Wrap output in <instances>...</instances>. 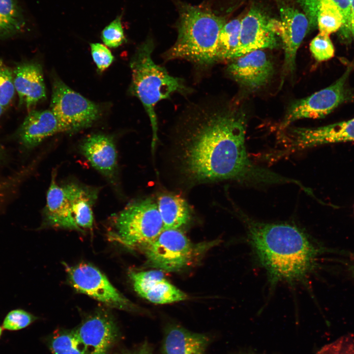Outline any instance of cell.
Wrapping results in <instances>:
<instances>
[{"mask_svg":"<svg viewBox=\"0 0 354 354\" xmlns=\"http://www.w3.org/2000/svg\"><path fill=\"white\" fill-rule=\"evenodd\" d=\"M177 124L174 161L189 185L225 180L263 187L291 179L256 164L245 145L246 119L232 110L213 108L208 101L191 106Z\"/></svg>","mask_w":354,"mask_h":354,"instance_id":"obj_1","label":"cell"},{"mask_svg":"<svg viewBox=\"0 0 354 354\" xmlns=\"http://www.w3.org/2000/svg\"><path fill=\"white\" fill-rule=\"evenodd\" d=\"M236 212L255 259L270 284L306 283L320 253L308 234L294 224L260 221L240 209Z\"/></svg>","mask_w":354,"mask_h":354,"instance_id":"obj_2","label":"cell"},{"mask_svg":"<svg viewBox=\"0 0 354 354\" xmlns=\"http://www.w3.org/2000/svg\"><path fill=\"white\" fill-rule=\"evenodd\" d=\"M177 5V37L165 59H184L205 67L217 62V43L225 20L200 7L182 2Z\"/></svg>","mask_w":354,"mask_h":354,"instance_id":"obj_3","label":"cell"},{"mask_svg":"<svg viewBox=\"0 0 354 354\" xmlns=\"http://www.w3.org/2000/svg\"><path fill=\"white\" fill-rule=\"evenodd\" d=\"M153 49V40L149 37L138 47L130 65L132 72L130 91L141 101L149 118L152 130L151 146L154 149L157 140L156 104L175 92L186 91V87L181 79L170 75L164 67L154 62L151 57Z\"/></svg>","mask_w":354,"mask_h":354,"instance_id":"obj_4","label":"cell"},{"mask_svg":"<svg viewBox=\"0 0 354 354\" xmlns=\"http://www.w3.org/2000/svg\"><path fill=\"white\" fill-rule=\"evenodd\" d=\"M110 238L129 247H145L164 230L156 202L147 198L133 203L116 217Z\"/></svg>","mask_w":354,"mask_h":354,"instance_id":"obj_5","label":"cell"},{"mask_svg":"<svg viewBox=\"0 0 354 354\" xmlns=\"http://www.w3.org/2000/svg\"><path fill=\"white\" fill-rule=\"evenodd\" d=\"M352 70V66H349L329 86L293 103L281 123L280 130L286 129L292 123L300 119L322 118L349 100L352 94L348 81Z\"/></svg>","mask_w":354,"mask_h":354,"instance_id":"obj_6","label":"cell"},{"mask_svg":"<svg viewBox=\"0 0 354 354\" xmlns=\"http://www.w3.org/2000/svg\"><path fill=\"white\" fill-rule=\"evenodd\" d=\"M50 110L65 132L76 131L91 126L100 114L98 105L58 78H55L53 82Z\"/></svg>","mask_w":354,"mask_h":354,"instance_id":"obj_7","label":"cell"},{"mask_svg":"<svg viewBox=\"0 0 354 354\" xmlns=\"http://www.w3.org/2000/svg\"><path fill=\"white\" fill-rule=\"evenodd\" d=\"M150 266L163 271L174 272L188 266L195 256V248L180 229H164L145 247Z\"/></svg>","mask_w":354,"mask_h":354,"instance_id":"obj_8","label":"cell"},{"mask_svg":"<svg viewBox=\"0 0 354 354\" xmlns=\"http://www.w3.org/2000/svg\"><path fill=\"white\" fill-rule=\"evenodd\" d=\"M66 270L71 286L79 292L110 307L130 312H141L94 266L81 263L75 266H66Z\"/></svg>","mask_w":354,"mask_h":354,"instance_id":"obj_9","label":"cell"},{"mask_svg":"<svg viewBox=\"0 0 354 354\" xmlns=\"http://www.w3.org/2000/svg\"><path fill=\"white\" fill-rule=\"evenodd\" d=\"M287 128L281 155L328 144L354 142V118L325 126Z\"/></svg>","mask_w":354,"mask_h":354,"instance_id":"obj_10","label":"cell"},{"mask_svg":"<svg viewBox=\"0 0 354 354\" xmlns=\"http://www.w3.org/2000/svg\"><path fill=\"white\" fill-rule=\"evenodd\" d=\"M74 329L88 350L90 348V354H109L121 337L113 316L103 309L88 316Z\"/></svg>","mask_w":354,"mask_h":354,"instance_id":"obj_11","label":"cell"},{"mask_svg":"<svg viewBox=\"0 0 354 354\" xmlns=\"http://www.w3.org/2000/svg\"><path fill=\"white\" fill-rule=\"evenodd\" d=\"M280 19H270L271 28L279 37L284 51V68L293 72L296 53L308 30V18L297 9L290 7L280 9Z\"/></svg>","mask_w":354,"mask_h":354,"instance_id":"obj_12","label":"cell"},{"mask_svg":"<svg viewBox=\"0 0 354 354\" xmlns=\"http://www.w3.org/2000/svg\"><path fill=\"white\" fill-rule=\"evenodd\" d=\"M270 19L257 8H252L241 20L239 41L232 59L249 52L277 46V36L273 31Z\"/></svg>","mask_w":354,"mask_h":354,"instance_id":"obj_13","label":"cell"},{"mask_svg":"<svg viewBox=\"0 0 354 354\" xmlns=\"http://www.w3.org/2000/svg\"><path fill=\"white\" fill-rule=\"evenodd\" d=\"M134 289L142 297L157 304H166L185 300L187 295L171 283L162 270L131 271Z\"/></svg>","mask_w":354,"mask_h":354,"instance_id":"obj_14","label":"cell"},{"mask_svg":"<svg viewBox=\"0 0 354 354\" xmlns=\"http://www.w3.org/2000/svg\"><path fill=\"white\" fill-rule=\"evenodd\" d=\"M227 67L228 74L240 85L250 89L265 86L274 71L272 63L263 50L234 59Z\"/></svg>","mask_w":354,"mask_h":354,"instance_id":"obj_15","label":"cell"},{"mask_svg":"<svg viewBox=\"0 0 354 354\" xmlns=\"http://www.w3.org/2000/svg\"><path fill=\"white\" fill-rule=\"evenodd\" d=\"M44 224L56 228L80 231L72 215L67 184L60 186L58 184L55 171L52 173L47 193Z\"/></svg>","mask_w":354,"mask_h":354,"instance_id":"obj_16","label":"cell"},{"mask_svg":"<svg viewBox=\"0 0 354 354\" xmlns=\"http://www.w3.org/2000/svg\"><path fill=\"white\" fill-rule=\"evenodd\" d=\"M64 132H65L64 127L50 109L32 111L21 125L18 138L24 148L31 149L46 139Z\"/></svg>","mask_w":354,"mask_h":354,"instance_id":"obj_17","label":"cell"},{"mask_svg":"<svg viewBox=\"0 0 354 354\" xmlns=\"http://www.w3.org/2000/svg\"><path fill=\"white\" fill-rule=\"evenodd\" d=\"M210 343L208 335L170 323L164 326L161 350L162 354H205Z\"/></svg>","mask_w":354,"mask_h":354,"instance_id":"obj_18","label":"cell"},{"mask_svg":"<svg viewBox=\"0 0 354 354\" xmlns=\"http://www.w3.org/2000/svg\"><path fill=\"white\" fill-rule=\"evenodd\" d=\"M80 149L94 168L107 178L114 179L118 156L112 138L101 134L92 135L82 142Z\"/></svg>","mask_w":354,"mask_h":354,"instance_id":"obj_19","label":"cell"},{"mask_svg":"<svg viewBox=\"0 0 354 354\" xmlns=\"http://www.w3.org/2000/svg\"><path fill=\"white\" fill-rule=\"evenodd\" d=\"M14 84L19 102L27 108L46 98V89L42 67L36 63H25L14 71Z\"/></svg>","mask_w":354,"mask_h":354,"instance_id":"obj_20","label":"cell"},{"mask_svg":"<svg viewBox=\"0 0 354 354\" xmlns=\"http://www.w3.org/2000/svg\"><path fill=\"white\" fill-rule=\"evenodd\" d=\"M71 197L73 218L80 231L91 229L93 224L92 206L97 191L76 184H67Z\"/></svg>","mask_w":354,"mask_h":354,"instance_id":"obj_21","label":"cell"},{"mask_svg":"<svg viewBox=\"0 0 354 354\" xmlns=\"http://www.w3.org/2000/svg\"><path fill=\"white\" fill-rule=\"evenodd\" d=\"M164 229H180L188 222L190 211L186 201L174 194L160 195L156 202Z\"/></svg>","mask_w":354,"mask_h":354,"instance_id":"obj_22","label":"cell"},{"mask_svg":"<svg viewBox=\"0 0 354 354\" xmlns=\"http://www.w3.org/2000/svg\"><path fill=\"white\" fill-rule=\"evenodd\" d=\"M48 346L53 354H89L75 329H59L48 338Z\"/></svg>","mask_w":354,"mask_h":354,"instance_id":"obj_23","label":"cell"},{"mask_svg":"<svg viewBox=\"0 0 354 354\" xmlns=\"http://www.w3.org/2000/svg\"><path fill=\"white\" fill-rule=\"evenodd\" d=\"M25 25L23 10L16 0H0V37L19 32Z\"/></svg>","mask_w":354,"mask_h":354,"instance_id":"obj_24","label":"cell"},{"mask_svg":"<svg viewBox=\"0 0 354 354\" xmlns=\"http://www.w3.org/2000/svg\"><path fill=\"white\" fill-rule=\"evenodd\" d=\"M240 26L241 20L239 19L232 20L223 26L217 43V61L232 59L239 44Z\"/></svg>","mask_w":354,"mask_h":354,"instance_id":"obj_25","label":"cell"},{"mask_svg":"<svg viewBox=\"0 0 354 354\" xmlns=\"http://www.w3.org/2000/svg\"><path fill=\"white\" fill-rule=\"evenodd\" d=\"M310 50L318 61L327 60L334 54V48L328 35L319 33L311 41Z\"/></svg>","mask_w":354,"mask_h":354,"instance_id":"obj_26","label":"cell"},{"mask_svg":"<svg viewBox=\"0 0 354 354\" xmlns=\"http://www.w3.org/2000/svg\"><path fill=\"white\" fill-rule=\"evenodd\" d=\"M37 319L36 317L26 310L16 309L6 315L2 327L8 330H18L27 327Z\"/></svg>","mask_w":354,"mask_h":354,"instance_id":"obj_27","label":"cell"},{"mask_svg":"<svg viewBox=\"0 0 354 354\" xmlns=\"http://www.w3.org/2000/svg\"><path fill=\"white\" fill-rule=\"evenodd\" d=\"M101 38L104 43L110 48H117L125 41L120 17H117L102 30Z\"/></svg>","mask_w":354,"mask_h":354,"instance_id":"obj_28","label":"cell"},{"mask_svg":"<svg viewBox=\"0 0 354 354\" xmlns=\"http://www.w3.org/2000/svg\"><path fill=\"white\" fill-rule=\"evenodd\" d=\"M15 89L11 71L8 68L0 65V105L3 109L13 98Z\"/></svg>","mask_w":354,"mask_h":354,"instance_id":"obj_29","label":"cell"},{"mask_svg":"<svg viewBox=\"0 0 354 354\" xmlns=\"http://www.w3.org/2000/svg\"><path fill=\"white\" fill-rule=\"evenodd\" d=\"M316 354H354V338L342 336L323 346Z\"/></svg>","mask_w":354,"mask_h":354,"instance_id":"obj_30","label":"cell"},{"mask_svg":"<svg viewBox=\"0 0 354 354\" xmlns=\"http://www.w3.org/2000/svg\"><path fill=\"white\" fill-rule=\"evenodd\" d=\"M91 56L99 71H103L112 63L114 58L109 49L103 44H90Z\"/></svg>","mask_w":354,"mask_h":354,"instance_id":"obj_31","label":"cell"},{"mask_svg":"<svg viewBox=\"0 0 354 354\" xmlns=\"http://www.w3.org/2000/svg\"><path fill=\"white\" fill-rule=\"evenodd\" d=\"M340 10L343 18L342 34L347 37L350 34V23L353 0H331Z\"/></svg>","mask_w":354,"mask_h":354,"instance_id":"obj_32","label":"cell"},{"mask_svg":"<svg viewBox=\"0 0 354 354\" xmlns=\"http://www.w3.org/2000/svg\"><path fill=\"white\" fill-rule=\"evenodd\" d=\"M119 354H154V353L152 346L147 340H145L134 349L122 350Z\"/></svg>","mask_w":354,"mask_h":354,"instance_id":"obj_33","label":"cell"},{"mask_svg":"<svg viewBox=\"0 0 354 354\" xmlns=\"http://www.w3.org/2000/svg\"><path fill=\"white\" fill-rule=\"evenodd\" d=\"M350 34H352L353 35L354 39V0H353L352 8L350 23Z\"/></svg>","mask_w":354,"mask_h":354,"instance_id":"obj_34","label":"cell"},{"mask_svg":"<svg viewBox=\"0 0 354 354\" xmlns=\"http://www.w3.org/2000/svg\"><path fill=\"white\" fill-rule=\"evenodd\" d=\"M351 272H352L353 275L354 277V264L351 266Z\"/></svg>","mask_w":354,"mask_h":354,"instance_id":"obj_35","label":"cell"},{"mask_svg":"<svg viewBox=\"0 0 354 354\" xmlns=\"http://www.w3.org/2000/svg\"><path fill=\"white\" fill-rule=\"evenodd\" d=\"M3 110V108L1 107V106L0 105V116L1 115L2 112Z\"/></svg>","mask_w":354,"mask_h":354,"instance_id":"obj_36","label":"cell"},{"mask_svg":"<svg viewBox=\"0 0 354 354\" xmlns=\"http://www.w3.org/2000/svg\"><path fill=\"white\" fill-rule=\"evenodd\" d=\"M2 327L0 326V337L2 333Z\"/></svg>","mask_w":354,"mask_h":354,"instance_id":"obj_37","label":"cell"},{"mask_svg":"<svg viewBox=\"0 0 354 354\" xmlns=\"http://www.w3.org/2000/svg\"></svg>","mask_w":354,"mask_h":354,"instance_id":"obj_38","label":"cell"},{"mask_svg":"<svg viewBox=\"0 0 354 354\" xmlns=\"http://www.w3.org/2000/svg\"></svg>","mask_w":354,"mask_h":354,"instance_id":"obj_39","label":"cell"}]
</instances>
